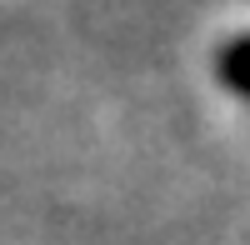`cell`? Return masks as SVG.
I'll return each mask as SVG.
<instances>
[{"instance_id": "6da1fadb", "label": "cell", "mask_w": 250, "mask_h": 245, "mask_svg": "<svg viewBox=\"0 0 250 245\" xmlns=\"http://www.w3.org/2000/svg\"><path fill=\"white\" fill-rule=\"evenodd\" d=\"M215 75H220L225 90H235L240 100H250V35H235V40H225V45H220Z\"/></svg>"}]
</instances>
